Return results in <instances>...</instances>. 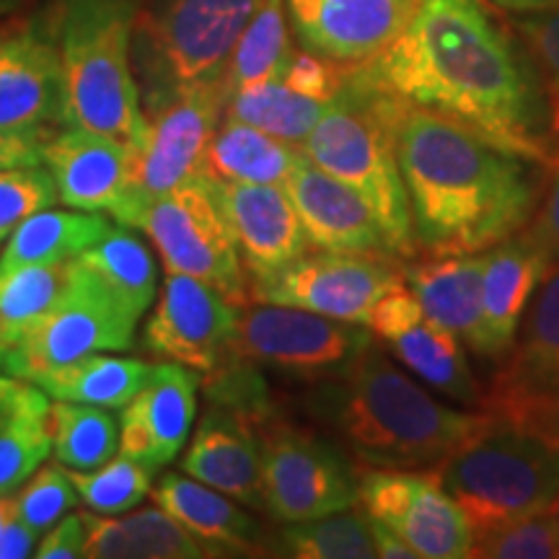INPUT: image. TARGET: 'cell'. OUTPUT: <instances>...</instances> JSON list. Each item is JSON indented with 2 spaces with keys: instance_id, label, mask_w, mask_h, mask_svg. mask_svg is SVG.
Listing matches in <instances>:
<instances>
[{
  "instance_id": "3957f363",
  "label": "cell",
  "mask_w": 559,
  "mask_h": 559,
  "mask_svg": "<svg viewBox=\"0 0 559 559\" xmlns=\"http://www.w3.org/2000/svg\"><path fill=\"white\" fill-rule=\"evenodd\" d=\"M321 415L373 469H438L487 423V412L440 404L376 342L319 394Z\"/></svg>"
},
{
  "instance_id": "c3c4849f",
  "label": "cell",
  "mask_w": 559,
  "mask_h": 559,
  "mask_svg": "<svg viewBox=\"0 0 559 559\" xmlns=\"http://www.w3.org/2000/svg\"><path fill=\"white\" fill-rule=\"evenodd\" d=\"M37 536L39 534H34V531L19 519L16 506H13L11 515L3 523V531H0V559L32 557Z\"/></svg>"
},
{
  "instance_id": "277c9868",
  "label": "cell",
  "mask_w": 559,
  "mask_h": 559,
  "mask_svg": "<svg viewBox=\"0 0 559 559\" xmlns=\"http://www.w3.org/2000/svg\"><path fill=\"white\" fill-rule=\"evenodd\" d=\"M404 102L368 73L366 62L349 68L340 94L326 104L324 115L300 143L304 156L353 187L379 218L389 249L396 260H415L407 190L396 156Z\"/></svg>"
},
{
  "instance_id": "cb8c5ba5",
  "label": "cell",
  "mask_w": 559,
  "mask_h": 559,
  "mask_svg": "<svg viewBox=\"0 0 559 559\" xmlns=\"http://www.w3.org/2000/svg\"><path fill=\"white\" fill-rule=\"evenodd\" d=\"M181 469L241 506L264 510L260 430L236 412L215 404L205 412L181 459Z\"/></svg>"
},
{
  "instance_id": "7dc6e473",
  "label": "cell",
  "mask_w": 559,
  "mask_h": 559,
  "mask_svg": "<svg viewBox=\"0 0 559 559\" xmlns=\"http://www.w3.org/2000/svg\"><path fill=\"white\" fill-rule=\"evenodd\" d=\"M55 130H0V171L16 166H39L45 158V143Z\"/></svg>"
},
{
  "instance_id": "ee69618b",
  "label": "cell",
  "mask_w": 559,
  "mask_h": 559,
  "mask_svg": "<svg viewBox=\"0 0 559 559\" xmlns=\"http://www.w3.org/2000/svg\"><path fill=\"white\" fill-rule=\"evenodd\" d=\"M515 32L521 34V39L534 55L559 115V9L536 13V16H521Z\"/></svg>"
},
{
  "instance_id": "60d3db41",
  "label": "cell",
  "mask_w": 559,
  "mask_h": 559,
  "mask_svg": "<svg viewBox=\"0 0 559 559\" xmlns=\"http://www.w3.org/2000/svg\"><path fill=\"white\" fill-rule=\"evenodd\" d=\"M79 489H75L68 469H62V464H47L21 485L13 506H16L19 519L34 534H45L70 508L79 506Z\"/></svg>"
},
{
  "instance_id": "681fc988",
  "label": "cell",
  "mask_w": 559,
  "mask_h": 559,
  "mask_svg": "<svg viewBox=\"0 0 559 559\" xmlns=\"http://www.w3.org/2000/svg\"><path fill=\"white\" fill-rule=\"evenodd\" d=\"M370 531H373L376 555L379 557H383V559H417L415 549H412L409 544L404 542L400 534H394L389 526H383V523L370 519Z\"/></svg>"
},
{
  "instance_id": "9c48e42d",
  "label": "cell",
  "mask_w": 559,
  "mask_h": 559,
  "mask_svg": "<svg viewBox=\"0 0 559 559\" xmlns=\"http://www.w3.org/2000/svg\"><path fill=\"white\" fill-rule=\"evenodd\" d=\"M138 321V313L75 257L58 304L19 345L5 349L3 366L13 379L37 383L41 373L83 355L130 349Z\"/></svg>"
},
{
  "instance_id": "7bdbcfd3",
  "label": "cell",
  "mask_w": 559,
  "mask_h": 559,
  "mask_svg": "<svg viewBox=\"0 0 559 559\" xmlns=\"http://www.w3.org/2000/svg\"><path fill=\"white\" fill-rule=\"evenodd\" d=\"M349 68L342 62H334L330 58H321L317 52L309 50H293L288 66H285L283 83H288L298 94L311 96L319 102H332L340 94V88L345 86Z\"/></svg>"
},
{
  "instance_id": "7402d4cb",
  "label": "cell",
  "mask_w": 559,
  "mask_h": 559,
  "mask_svg": "<svg viewBox=\"0 0 559 559\" xmlns=\"http://www.w3.org/2000/svg\"><path fill=\"white\" fill-rule=\"evenodd\" d=\"M549 267V257L526 228L485 251L479 358L502 360L510 353Z\"/></svg>"
},
{
  "instance_id": "d590c367",
  "label": "cell",
  "mask_w": 559,
  "mask_h": 559,
  "mask_svg": "<svg viewBox=\"0 0 559 559\" xmlns=\"http://www.w3.org/2000/svg\"><path fill=\"white\" fill-rule=\"evenodd\" d=\"M326 104L298 94L283 81H264L228 96L226 115L280 140L300 145L317 128Z\"/></svg>"
},
{
  "instance_id": "f5cc1de1",
  "label": "cell",
  "mask_w": 559,
  "mask_h": 559,
  "mask_svg": "<svg viewBox=\"0 0 559 559\" xmlns=\"http://www.w3.org/2000/svg\"><path fill=\"white\" fill-rule=\"evenodd\" d=\"M11 510H13V498H9V495H0V531H3V523L11 515Z\"/></svg>"
},
{
  "instance_id": "5b68a950",
  "label": "cell",
  "mask_w": 559,
  "mask_h": 559,
  "mask_svg": "<svg viewBox=\"0 0 559 559\" xmlns=\"http://www.w3.org/2000/svg\"><path fill=\"white\" fill-rule=\"evenodd\" d=\"M132 0H62L66 124L138 145L148 130L132 70Z\"/></svg>"
},
{
  "instance_id": "1f68e13d",
  "label": "cell",
  "mask_w": 559,
  "mask_h": 559,
  "mask_svg": "<svg viewBox=\"0 0 559 559\" xmlns=\"http://www.w3.org/2000/svg\"><path fill=\"white\" fill-rule=\"evenodd\" d=\"M151 368L138 358L91 353L66 366L47 370L37 386L50 400L94 404L104 409H122L148 379Z\"/></svg>"
},
{
  "instance_id": "f1b7e54d",
  "label": "cell",
  "mask_w": 559,
  "mask_h": 559,
  "mask_svg": "<svg viewBox=\"0 0 559 559\" xmlns=\"http://www.w3.org/2000/svg\"><path fill=\"white\" fill-rule=\"evenodd\" d=\"M86 523V557L91 559H200V542L158 506L128 510L122 519L81 513Z\"/></svg>"
},
{
  "instance_id": "ba28073f",
  "label": "cell",
  "mask_w": 559,
  "mask_h": 559,
  "mask_svg": "<svg viewBox=\"0 0 559 559\" xmlns=\"http://www.w3.org/2000/svg\"><path fill=\"white\" fill-rule=\"evenodd\" d=\"M109 218L143 230L166 272L213 285L239 309L249 304L247 272L213 181L198 174L158 198L124 194Z\"/></svg>"
},
{
  "instance_id": "8fae6325",
  "label": "cell",
  "mask_w": 559,
  "mask_h": 559,
  "mask_svg": "<svg viewBox=\"0 0 559 559\" xmlns=\"http://www.w3.org/2000/svg\"><path fill=\"white\" fill-rule=\"evenodd\" d=\"M264 510L280 523H304L360 502V474L345 453L270 417L260 428Z\"/></svg>"
},
{
  "instance_id": "74e56055",
  "label": "cell",
  "mask_w": 559,
  "mask_h": 559,
  "mask_svg": "<svg viewBox=\"0 0 559 559\" xmlns=\"http://www.w3.org/2000/svg\"><path fill=\"white\" fill-rule=\"evenodd\" d=\"M285 555L298 559H373L376 542L366 510L347 508L304 523H285Z\"/></svg>"
},
{
  "instance_id": "b9f144b4",
  "label": "cell",
  "mask_w": 559,
  "mask_h": 559,
  "mask_svg": "<svg viewBox=\"0 0 559 559\" xmlns=\"http://www.w3.org/2000/svg\"><path fill=\"white\" fill-rule=\"evenodd\" d=\"M58 200L52 174L41 169V164L0 171V241L9 239L21 221L52 207Z\"/></svg>"
},
{
  "instance_id": "83f0119b",
  "label": "cell",
  "mask_w": 559,
  "mask_h": 559,
  "mask_svg": "<svg viewBox=\"0 0 559 559\" xmlns=\"http://www.w3.org/2000/svg\"><path fill=\"white\" fill-rule=\"evenodd\" d=\"M304 148L247 122L223 115L202 158L200 177L213 185H277L285 187L304 160Z\"/></svg>"
},
{
  "instance_id": "f35d334b",
  "label": "cell",
  "mask_w": 559,
  "mask_h": 559,
  "mask_svg": "<svg viewBox=\"0 0 559 559\" xmlns=\"http://www.w3.org/2000/svg\"><path fill=\"white\" fill-rule=\"evenodd\" d=\"M68 474L79 489L83 506L102 515H122L148 498L156 469L128 453H120L96 469H68Z\"/></svg>"
},
{
  "instance_id": "30bf717a",
  "label": "cell",
  "mask_w": 559,
  "mask_h": 559,
  "mask_svg": "<svg viewBox=\"0 0 559 559\" xmlns=\"http://www.w3.org/2000/svg\"><path fill=\"white\" fill-rule=\"evenodd\" d=\"M373 342L362 324L280 304H247L239 309L230 358L267 366L298 379H332L347 370Z\"/></svg>"
},
{
  "instance_id": "11a10c76",
  "label": "cell",
  "mask_w": 559,
  "mask_h": 559,
  "mask_svg": "<svg viewBox=\"0 0 559 559\" xmlns=\"http://www.w3.org/2000/svg\"><path fill=\"white\" fill-rule=\"evenodd\" d=\"M3 355H5V349L0 347V366H3Z\"/></svg>"
},
{
  "instance_id": "816d5d0a",
  "label": "cell",
  "mask_w": 559,
  "mask_h": 559,
  "mask_svg": "<svg viewBox=\"0 0 559 559\" xmlns=\"http://www.w3.org/2000/svg\"><path fill=\"white\" fill-rule=\"evenodd\" d=\"M32 26L26 24V21H0V62H3L5 58H9L13 47L19 45L21 39L26 37V32H29Z\"/></svg>"
},
{
  "instance_id": "4fadbf2b",
  "label": "cell",
  "mask_w": 559,
  "mask_h": 559,
  "mask_svg": "<svg viewBox=\"0 0 559 559\" xmlns=\"http://www.w3.org/2000/svg\"><path fill=\"white\" fill-rule=\"evenodd\" d=\"M400 280L402 264L391 254L319 249L306 251L264 283L251 285L249 296L368 326L376 304Z\"/></svg>"
},
{
  "instance_id": "e0dca14e",
  "label": "cell",
  "mask_w": 559,
  "mask_h": 559,
  "mask_svg": "<svg viewBox=\"0 0 559 559\" xmlns=\"http://www.w3.org/2000/svg\"><path fill=\"white\" fill-rule=\"evenodd\" d=\"M239 306L190 275L166 272L156 309L145 321L143 345L160 360L213 373L230 360Z\"/></svg>"
},
{
  "instance_id": "6da1fadb",
  "label": "cell",
  "mask_w": 559,
  "mask_h": 559,
  "mask_svg": "<svg viewBox=\"0 0 559 559\" xmlns=\"http://www.w3.org/2000/svg\"><path fill=\"white\" fill-rule=\"evenodd\" d=\"M366 68L412 107L555 166L559 115L547 81L485 0H417L400 37Z\"/></svg>"
},
{
  "instance_id": "9a60e30c",
  "label": "cell",
  "mask_w": 559,
  "mask_h": 559,
  "mask_svg": "<svg viewBox=\"0 0 559 559\" xmlns=\"http://www.w3.org/2000/svg\"><path fill=\"white\" fill-rule=\"evenodd\" d=\"M360 506L415 549L417 559H464L472 528L438 469L360 472Z\"/></svg>"
},
{
  "instance_id": "f546056e",
  "label": "cell",
  "mask_w": 559,
  "mask_h": 559,
  "mask_svg": "<svg viewBox=\"0 0 559 559\" xmlns=\"http://www.w3.org/2000/svg\"><path fill=\"white\" fill-rule=\"evenodd\" d=\"M52 453L50 400L39 386L0 379V495L24 485Z\"/></svg>"
},
{
  "instance_id": "484cf974",
  "label": "cell",
  "mask_w": 559,
  "mask_h": 559,
  "mask_svg": "<svg viewBox=\"0 0 559 559\" xmlns=\"http://www.w3.org/2000/svg\"><path fill=\"white\" fill-rule=\"evenodd\" d=\"M66 124L60 47L29 29L0 62V130H55Z\"/></svg>"
},
{
  "instance_id": "f6af8a7d",
  "label": "cell",
  "mask_w": 559,
  "mask_h": 559,
  "mask_svg": "<svg viewBox=\"0 0 559 559\" xmlns=\"http://www.w3.org/2000/svg\"><path fill=\"white\" fill-rule=\"evenodd\" d=\"M526 230L549 257V264H559V148L549 174L547 192H544L542 205Z\"/></svg>"
},
{
  "instance_id": "db71d44e",
  "label": "cell",
  "mask_w": 559,
  "mask_h": 559,
  "mask_svg": "<svg viewBox=\"0 0 559 559\" xmlns=\"http://www.w3.org/2000/svg\"><path fill=\"white\" fill-rule=\"evenodd\" d=\"M549 438L555 440V443L559 445V407L555 412V419H551V428H549Z\"/></svg>"
},
{
  "instance_id": "5bb4252c",
  "label": "cell",
  "mask_w": 559,
  "mask_h": 559,
  "mask_svg": "<svg viewBox=\"0 0 559 559\" xmlns=\"http://www.w3.org/2000/svg\"><path fill=\"white\" fill-rule=\"evenodd\" d=\"M223 81L179 88L148 115V130L130 151V190L135 198L158 194L198 177L202 158L226 115Z\"/></svg>"
},
{
  "instance_id": "8992f818",
  "label": "cell",
  "mask_w": 559,
  "mask_h": 559,
  "mask_svg": "<svg viewBox=\"0 0 559 559\" xmlns=\"http://www.w3.org/2000/svg\"><path fill=\"white\" fill-rule=\"evenodd\" d=\"M438 474L474 536L557 506L559 445L542 432L489 415L438 466Z\"/></svg>"
},
{
  "instance_id": "7c38bea8",
  "label": "cell",
  "mask_w": 559,
  "mask_h": 559,
  "mask_svg": "<svg viewBox=\"0 0 559 559\" xmlns=\"http://www.w3.org/2000/svg\"><path fill=\"white\" fill-rule=\"evenodd\" d=\"M559 407V264H551L531 300L515 345L481 396L492 417L549 438ZM551 440V438H549Z\"/></svg>"
},
{
  "instance_id": "836d02e7",
  "label": "cell",
  "mask_w": 559,
  "mask_h": 559,
  "mask_svg": "<svg viewBox=\"0 0 559 559\" xmlns=\"http://www.w3.org/2000/svg\"><path fill=\"white\" fill-rule=\"evenodd\" d=\"M79 260L94 270L138 317H143L156 300V262L130 226H111Z\"/></svg>"
},
{
  "instance_id": "f907efd6",
  "label": "cell",
  "mask_w": 559,
  "mask_h": 559,
  "mask_svg": "<svg viewBox=\"0 0 559 559\" xmlns=\"http://www.w3.org/2000/svg\"><path fill=\"white\" fill-rule=\"evenodd\" d=\"M492 9L515 13V16H536L559 9V0H485Z\"/></svg>"
},
{
  "instance_id": "44dd1931",
  "label": "cell",
  "mask_w": 559,
  "mask_h": 559,
  "mask_svg": "<svg viewBox=\"0 0 559 559\" xmlns=\"http://www.w3.org/2000/svg\"><path fill=\"white\" fill-rule=\"evenodd\" d=\"M285 192L296 205L311 247L355 254H391L386 234L368 202L345 181L313 166L309 158L300 160L298 169L285 181Z\"/></svg>"
},
{
  "instance_id": "d6986e66",
  "label": "cell",
  "mask_w": 559,
  "mask_h": 559,
  "mask_svg": "<svg viewBox=\"0 0 559 559\" xmlns=\"http://www.w3.org/2000/svg\"><path fill=\"white\" fill-rule=\"evenodd\" d=\"M251 285L264 283L311 249L296 205L277 185H213Z\"/></svg>"
},
{
  "instance_id": "ffe728a7",
  "label": "cell",
  "mask_w": 559,
  "mask_h": 559,
  "mask_svg": "<svg viewBox=\"0 0 559 559\" xmlns=\"http://www.w3.org/2000/svg\"><path fill=\"white\" fill-rule=\"evenodd\" d=\"M198 373L179 362L151 368L138 394L122 407L120 451L153 469L171 464L198 417Z\"/></svg>"
},
{
  "instance_id": "2e32d148",
  "label": "cell",
  "mask_w": 559,
  "mask_h": 559,
  "mask_svg": "<svg viewBox=\"0 0 559 559\" xmlns=\"http://www.w3.org/2000/svg\"><path fill=\"white\" fill-rule=\"evenodd\" d=\"M368 330L425 386L469 409L481 407L485 389L474 379L466 345L423 311L404 277L376 304Z\"/></svg>"
},
{
  "instance_id": "8d00e7d4",
  "label": "cell",
  "mask_w": 559,
  "mask_h": 559,
  "mask_svg": "<svg viewBox=\"0 0 559 559\" xmlns=\"http://www.w3.org/2000/svg\"><path fill=\"white\" fill-rule=\"evenodd\" d=\"M50 436L55 461L75 472L107 464L120 449V423L94 404L52 400Z\"/></svg>"
},
{
  "instance_id": "9f6ffc18",
  "label": "cell",
  "mask_w": 559,
  "mask_h": 559,
  "mask_svg": "<svg viewBox=\"0 0 559 559\" xmlns=\"http://www.w3.org/2000/svg\"><path fill=\"white\" fill-rule=\"evenodd\" d=\"M557 508H559V500H557Z\"/></svg>"
},
{
  "instance_id": "d4e9b609",
  "label": "cell",
  "mask_w": 559,
  "mask_h": 559,
  "mask_svg": "<svg viewBox=\"0 0 559 559\" xmlns=\"http://www.w3.org/2000/svg\"><path fill=\"white\" fill-rule=\"evenodd\" d=\"M151 500L190 531L205 557L262 555L260 521L241 510V502L202 485L190 474L166 472L151 487Z\"/></svg>"
},
{
  "instance_id": "7a4b0ae2",
  "label": "cell",
  "mask_w": 559,
  "mask_h": 559,
  "mask_svg": "<svg viewBox=\"0 0 559 559\" xmlns=\"http://www.w3.org/2000/svg\"><path fill=\"white\" fill-rule=\"evenodd\" d=\"M396 156L412 234L425 257L481 254L513 239L534 221L551 174L549 166L407 102Z\"/></svg>"
},
{
  "instance_id": "52a82bcc",
  "label": "cell",
  "mask_w": 559,
  "mask_h": 559,
  "mask_svg": "<svg viewBox=\"0 0 559 559\" xmlns=\"http://www.w3.org/2000/svg\"><path fill=\"white\" fill-rule=\"evenodd\" d=\"M262 0H153L135 13L132 70L145 115L179 88L223 81L230 52ZM135 75V79H138Z\"/></svg>"
},
{
  "instance_id": "d6a6232c",
  "label": "cell",
  "mask_w": 559,
  "mask_h": 559,
  "mask_svg": "<svg viewBox=\"0 0 559 559\" xmlns=\"http://www.w3.org/2000/svg\"><path fill=\"white\" fill-rule=\"evenodd\" d=\"M290 55L293 45L285 0H262L230 52L226 75H223L228 96L257 83L280 81Z\"/></svg>"
},
{
  "instance_id": "bcb514c9",
  "label": "cell",
  "mask_w": 559,
  "mask_h": 559,
  "mask_svg": "<svg viewBox=\"0 0 559 559\" xmlns=\"http://www.w3.org/2000/svg\"><path fill=\"white\" fill-rule=\"evenodd\" d=\"M37 559H79L86 557V523L83 515H62L52 528L45 531V539L34 547Z\"/></svg>"
},
{
  "instance_id": "4dcf8cb0",
  "label": "cell",
  "mask_w": 559,
  "mask_h": 559,
  "mask_svg": "<svg viewBox=\"0 0 559 559\" xmlns=\"http://www.w3.org/2000/svg\"><path fill=\"white\" fill-rule=\"evenodd\" d=\"M111 228V221L91 210H39L19 223L0 251V272L21 264L68 262L94 247Z\"/></svg>"
},
{
  "instance_id": "ac0fdd59",
  "label": "cell",
  "mask_w": 559,
  "mask_h": 559,
  "mask_svg": "<svg viewBox=\"0 0 559 559\" xmlns=\"http://www.w3.org/2000/svg\"><path fill=\"white\" fill-rule=\"evenodd\" d=\"M304 50L362 66L400 37L417 0H285Z\"/></svg>"
},
{
  "instance_id": "ab89813d",
  "label": "cell",
  "mask_w": 559,
  "mask_h": 559,
  "mask_svg": "<svg viewBox=\"0 0 559 559\" xmlns=\"http://www.w3.org/2000/svg\"><path fill=\"white\" fill-rule=\"evenodd\" d=\"M469 557L477 559H559V508L523 515L472 536Z\"/></svg>"
},
{
  "instance_id": "603a6c76",
  "label": "cell",
  "mask_w": 559,
  "mask_h": 559,
  "mask_svg": "<svg viewBox=\"0 0 559 559\" xmlns=\"http://www.w3.org/2000/svg\"><path fill=\"white\" fill-rule=\"evenodd\" d=\"M41 164L52 174L62 205L111 213L130 190V151L120 140L68 128L45 143Z\"/></svg>"
},
{
  "instance_id": "e575fe53",
  "label": "cell",
  "mask_w": 559,
  "mask_h": 559,
  "mask_svg": "<svg viewBox=\"0 0 559 559\" xmlns=\"http://www.w3.org/2000/svg\"><path fill=\"white\" fill-rule=\"evenodd\" d=\"M70 275L68 262L21 264L0 272V347L11 349L58 304Z\"/></svg>"
},
{
  "instance_id": "4316f807",
  "label": "cell",
  "mask_w": 559,
  "mask_h": 559,
  "mask_svg": "<svg viewBox=\"0 0 559 559\" xmlns=\"http://www.w3.org/2000/svg\"><path fill=\"white\" fill-rule=\"evenodd\" d=\"M481 254L425 257L402 267L407 288L432 321L456 334L472 353L481 349Z\"/></svg>"
}]
</instances>
